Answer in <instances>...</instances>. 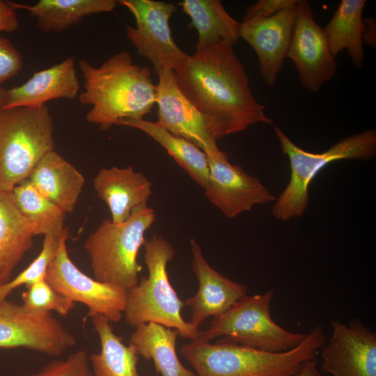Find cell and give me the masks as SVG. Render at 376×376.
Here are the masks:
<instances>
[{
  "label": "cell",
  "mask_w": 376,
  "mask_h": 376,
  "mask_svg": "<svg viewBox=\"0 0 376 376\" xmlns=\"http://www.w3.org/2000/svg\"><path fill=\"white\" fill-rule=\"evenodd\" d=\"M329 344L321 350L322 370L333 376H376V334L359 319L334 320Z\"/></svg>",
  "instance_id": "5bb4252c"
},
{
  "label": "cell",
  "mask_w": 376,
  "mask_h": 376,
  "mask_svg": "<svg viewBox=\"0 0 376 376\" xmlns=\"http://www.w3.org/2000/svg\"><path fill=\"white\" fill-rule=\"evenodd\" d=\"M19 27L15 9L8 1L0 0V35L2 32H13Z\"/></svg>",
  "instance_id": "836d02e7"
},
{
  "label": "cell",
  "mask_w": 376,
  "mask_h": 376,
  "mask_svg": "<svg viewBox=\"0 0 376 376\" xmlns=\"http://www.w3.org/2000/svg\"><path fill=\"white\" fill-rule=\"evenodd\" d=\"M274 290L244 296L223 313L214 318L198 338L210 342L219 336L245 347L281 352L297 346L307 334L292 333L277 324L270 313Z\"/></svg>",
  "instance_id": "ba28073f"
},
{
  "label": "cell",
  "mask_w": 376,
  "mask_h": 376,
  "mask_svg": "<svg viewBox=\"0 0 376 376\" xmlns=\"http://www.w3.org/2000/svg\"><path fill=\"white\" fill-rule=\"evenodd\" d=\"M366 0H342L332 17L324 28L330 51L335 58L344 49L354 65L359 69L364 64L362 18Z\"/></svg>",
  "instance_id": "484cf974"
},
{
  "label": "cell",
  "mask_w": 376,
  "mask_h": 376,
  "mask_svg": "<svg viewBox=\"0 0 376 376\" xmlns=\"http://www.w3.org/2000/svg\"><path fill=\"white\" fill-rule=\"evenodd\" d=\"M297 9V3L269 17L246 18L240 23V37L256 53L260 75L269 86L276 83L287 58Z\"/></svg>",
  "instance_id": "9a60e30c"
},
{
  "label": "cell",
  "mask_w": 376,
  "mask_h": 376,
  "mask_svg": "<svg viewBox=\"0 0 376 376\" xmlns=\"http://www.w3.org/2000/svg\"><path fill=\"white\" fill-rule=\"evenodd\" d=\"M287 58L294 63L301 86L311 92H318L336 75L337 63L307 0H298Z\"/></svg>",
  "instance_id": "4fadbf2b"
},
{
  "label": "cell",
  "mask_w": 376,
  "mask_h": 376,
  "mask_svg": "<svg viewBox=\"0 0 376 376\" xmlns=\"http://www.w3.org/2000/svg\"><path fill=\"white\" fill-rule=\"evenodd\" d=\"M61 236H44L42 247L37 258L14 279L0 287V301L6 299L19 286L27 287L45 279L47 267L58 250Z\"/></svg>",
  "instance_id": "f546056e"
},
{
  "label": "cell",
  "mask_w": 376,
  "mask_h": 376,
  "mask_svg": "<svg viewBox=\"0 0 376 376\" xmlns=\"http://www.w3.org/2000/svg\"><path fill=\"white\" fill-rule=\"evenodd\" d=\"M68 237L66 229L60 237L58 250L47 267L45 279L63 296L86 305L88 316L101 315L111 322H118L123 317L127 290L100 282L79 270L68 255Z\"/></svg>",
  "instance_id": "9c48e42d"
},
{
  "label": "cell",
  "mask_w": 376,
  "mask_h": 376,
  "mask_svg": "<svg viewBox=\"0 0 376 376\" xmlns=\"http://www.w3.org/2000/svg\"><path fill=\"white\" fill-rule=\"evenodd\" d=\"M283 153L289 159L290 179L274 201L272 214L286 221L302 217L308 206V186L318 172L332 162L342 159L368 161L376 155V130L368 129L339 141L326 151H305L273 124Z\"/></svg>",
  "instance_id": "8992f818"
},
{
  "label": "cell",
  "mask_w": 376,
  "mask_h": 376,
  "mask_svg": "<svg viewBox=\"0 0 376 376\" xmlns=\"http://www.w3.org/2000/svg\"><path fill=\"white\" fill-rule=\"evenodd\" d=\"M98 197L107 203L113 224L127 220L136 207L147 205L152 194L151 182L129 166L100 169L93 179Z\"/></svg>",
  "instance_id": "ac0fdd59"
},
{
  "label": "cell",
  "mask_w": 376,
  "mask_h": 376,
  "mask_svg": "<svg viewBox=\"0 0 376 376\" xmlns=\"http://www.w3.org/2000/svg\"><path fill=\"white\" fill-rule=\"evenodd\" d=\"M12 195L21 214L33 226L35 235L60 237L67 229L66 212L43 196L29 179L15 186Z\"/></svg>",
  "instance_id": "83f0119b"
},
{
  "label": "cell",
  "mask_w": 376,
  "mask_h": 376,
  "mask_svg": "<svg viewBox=\"0 0 376 376\" xmlns=\"http://www.w3.org/2000/svg\"><path fill=\"white\" fill-rule=\"evenodd\" d=\"M118 1L135 18L136 27L126 26V34L139 54L152 62L156 73L164 68L177 69L187 54L175 44L169 27L176 6L153 0Z\"/></svg>",
  "instance_id": "30bf717a"
},
{
  "label": "cell",
  "mask_w": 376,
  "mask_h": 376,
  "mask_svg": "<svg viewBox=\"0 0 376 376\" xmlns=\"http://www.w3.org/2000/svg\"><path fill=\"white\" fill-rule=\"evenodd\" d=\"M204 152L209 166L205 195L226 217L232 219L256 205L275 201L276 198L258 178L232 164L219 147Z\"/></svg>",
  "instance_id": "7c38bea8"
},
{
  "label": "cell",
  "mask_w": 376,
  "mask_h": 376,
  "mask_svg": "<svg viewBox=\"0 0 376 376\" xmlns=\"http://www.w3.org/2000/svg\"><path fill=\"white\" fill-rule=\"evenodd\" d=\"M157 75V123L171 133L191 142L203 152L218 148L203 116L179 88L174 70L164 68Z\"/></svg>",
  "instance_id": "2e32d148"
},
{
  "label": "cell",
  "mask_w": 376,
  "mask_h": 376,
  "mask_svg": "<svg viewBox=\"0 0 376 376\" xmlns=\"http://www.w3.org/2000/svg\"><path fill=\"white\" fill-rule=\"evenodd\" d=\"M364 21L368 24V27L365 24L363 41L368 44L370 47L375 48V20L372 18H368L366 19Z\"/></svg>",
  "instance_id": "e575fe53"
},
{
  "label": "cell",
  "mask_w": 376,
  "mask_h": 376,
  "mask_svg": "<svg viewBox=\"0 0 376 376\" xmlns=\"http://www.w3.org/2000/svg\"><path fill=\"white\" fill-rule=\"evenodd\" d=\"M28 179L66 213L74 211L85 183L83 175L54 150L40 159Z\"/></svg>",
  "instance_id": "ffe728a7"
},
{
  "label": "cell",
  "mask_w": 376,
  "mask_h": 376,
  "mask_svg": "<svg viewBox=\"0 0 376 376\" xmlns=\"http://www.w3.org/2000/svg\"><path fill=\"white\" fill-rule=\"evenodd\" d=\"M295 376H322L318 369L315 358L304 362L298 373Z\"/></svg>",
  "instance_id": "d590c367"
},
{
  "label": "cell",
  "mask_w": 376,
  "mask_h": 376,
  "mask_svg": "<svg viewBox=\"0 0 376 376\" xmlns=\"http://www.w3.org/2000/svg\"><path fill=\"white\" fill-rule=\"evenodd\" d=\"M191 18L189 26L196 29L195 49L227 42L235 45L239 40L240 23L235 20L219 0H183L179 3Z\"/></svg>",
  "instance_id": "cb8c5ba5"
},
{
  "label": "cell",
  "mask_w": 376,
  "mask_h": 376,
  "mask_svg": "<svg viewBox=\"0 0 376 376\" xmlns=\"http://www.w3.org/2000/svg\"><path fill=\"white\" fill-rule=\"evenodd\" d=\"M155 219V210L143 205L120 224L104 219L84 243L94 279L126 290L136 285L142 269L137 256L146 242L145 233Z\"/></svg>",
  "instance_id": "5b68a950"
},
{
  "label": "cell",
  "mask_w": 376,
  "mask_h": 376,
  "mask_svg": "<svg viewBox=\"0 0 376 376\" xmlns=\"http://www.w3.org/2000/svg\"><path fill=\"white\" fill-rule=\"evenodd\" d=\"M34 227L19 212L12 191H0V287L33 246Z\"/></svg>",
  "instance_id": "44dd1931"
},
{
  "label": "cell",
  "mask_w": 376,
  "mask_h": 376,
  "mask_svg": "<svg viewBox=\"0 0 376 376\" xmlns=\"http://www.w3.org/2000/svg\"><path fill=\"white\" fill-rule=\"evenodd\" d=\"M326 343L316 325L295 347L281 352L260 350L226 339L211 344L197 338L180 348L196 376H295Z\"/></svg>",
  "instance_id": "3957f363"
},
{
  "label": "cell",
  "mask_w": 376,
  "mask_h": 376,
  "mask_svg": "<svg viewBox=\"0 0 376 376\" xmlns=\"http://www.w3.org/2000/svg\"><path fill=\"white\" fill-rule=\"evenodd\" d=\"M143 245L148 275L127 290L123 312L126 322L134 327L154 322L177 330L185 338L196 339L200 330L182 318L181 310L185 303L169 281L166 268L175 253L173 246L157 234Z\"/></svg>",
  "instance_id": "277c9868"
},
{
  "label": "cell",
  "mask_w": 376,
  "mask_h": 376,
  "mask_svg": "<svg viewBox=\"0 0 376 376\" xmlns=\"http://www.w3.org/2000/svg\"><path fill=\"white\" fill-rule=\"evenodd\" d=\"M79 88L75 60L68 57L49 68L35 72L22 85L7 90L3 109L42 107L58 98L74 99Z\"/></svg>",
  "instance_id": "d6986e66"
},
{
  "label": "cell",
  "mask_w": 376,
  "mask_h": 376,
  "mask_svg": "<svg viewBox=\"0 0 376 376\" xmlns=\"http://www.w3.org/2000/svg\"><path fill=\"white\" fill-rule=\"evenodd\" d=\"M22 299L26 308L40 313L56 311L66 316L75 306V302L56 291L45 279L27 286Z\"/></svg>",
  "instance_id": "f1b7e54d"
},
{
  "label": "cell",
  "mask_w": 376,
  "mask_h": 376,
  "mask_svg": "<svg viewBox=\"0 0 376 376\" xmlns=\"http://www.w3.org/2000/svg\"><path fill=\"white\" fill-rule=\"evenodd\" d=\"M22 65L18 50L8 39L0 36V84L17 75Z\"/></svg>",
  "instance_id": "1f68e13d"
},
{
  "label": "cell",
  "mask_w": 376,
  "mask_h": 376,
  "mask_svg": "<svg viewBox=\"0 0 376 376\" xmlns=\"http://www.w3.org/2000/svg\"><path fill=\"white\" fill-rule=\"evenodd\" d=\"M91 320L101 344L100 352L89 356L93 376H139L137 363L140 356L134 345H125L104 316L96 315Z\"/></svg>",
  "instance_id": "d4e9b609"
},
{
  "label": "cell",
  "mask_w": 376,
  "mask_h": 376,
  "mask_svg": "<svg viewBox=\"0 0 376 376\" xmlns=\"http://www.w3.org/2000/svg\"><path fill=\"white\" fill-rule=\"evenodd\" d=\"M120 125L128 126L145 132L167 151L168 154L201 187L207 184L209 166L205 153L188 140L175 135L157 122L123 120Z\"/></svg>",
  "instance_id": "4316f807"
},
{
  "label": "cell",
  "mask_w": 376,
  "mask_h": 376,
  "mask_svg": "<svg viewBox=\"0 0 376 376\" xmlns=\"http://www.w3.org/2000/svg\"><path fill=\"white\" fill-rule=\"evenodd\" d=\"M26 376H93L87 351L79 349L66 358L54 359Z\"/></svg>",
  "instance_id": "4dcf8cb0"
},
{
  "label": "cell",
  "mask_w": 376,
  "mask_h": 376,
  "mask_svg": "<svg viewBox=\"0 0 376 376\" xmlns=\"http://www.w3.org/2000/svg\"><path fill=\"white\" fill-rule=\"evenodd\" d=\"M54 149V121L46 105L1 110L0 191H12L28 179Z\"/></svg>",
  "instance_id": "52a82bcc"
},
{
  "label": "cell",
  "mask_w": 376,
  "mask_h": 376,
  "mask_svg": "<svg viewBox=\"0 0 376 376\" xmlns=\"http://www.w3.org/2000/svg\"><path fill=\"white\" fill-rule=\"evenodd\" d=\"M15 10H26L37 19L38 26L45 32H61L80 23L86 16L111 12L115 0H40L32 6L8 1Z\"/></svg>",
  "instance_id": "603a6c76"
},
{
  "label": "cell",
  "mask_w": 376,
  "mask_h": 376,
  "mask_svg": "<svg viewBox=\"0 0 376 376\" xmlns=\"http://www.w3.org/2000/svg\"><path fill=\"white\" fill-rule=\"evenodd\" d=\"M76 343L75 336L51 313L0 301V347H25L58 357Z\"/></svg>",
  "instance_id": "8fae6325"
},
{
  "label": "cell",
  "mask_w": 376,
  "mask_h": 376,
  "mask_svg": "<svg viewBox=\"0 0 376 376\" xmlns=\"http://www.w3.org/2000/svg\"><path fill=\"white\" fill-rule=\"evenodd\" d=\"M84 78L79 101L91 105L86 119L102 130L120 125L123 120H141L156 102V86L151 72L133 62L129 52H120L96 68L81 60Z\"/></svg>",
  "instance_id": "7a4b0ae2"
},
{
  "label": "cell",
  "mask_w": 376,
  "mask_h": 376,
  "mask_svg": "<svg viewBox=\"0 0 376 376\" xmlns=\"http://www.w3.org/2000/svg\"><path fill=\"white\" fill-rule=\"evenodd\" d=\"M191 267L198 280L196 295L187 299L185 305L191 309L190 323L196 328L208 317L225 312L246 295V287L226 278L214 269L203 256L199 244L190 240Z\"/></svg>",
  "instance_id": "e0dca14e"
},
{
  "label": "cell",
  "mask_w": 376,
  "mask_h": 376,
  "mask_svg": "<svg viewBox=\"0 0 376 376\" xmlns=\"http://www.w3.org/2000/svg\"><path fill=\"white\" fill-rule=\"evenodd\" d=\"M130 343L134 345L139 356L152 361L162 376H196L185 368L176 353V340L179 335L175 329L159 324L148 322L134 327Z\"/></svg>",
  "instance_id": "7402d4cb"
},
{
  "label": "cell",
  "mask_w": 376,
  "mask_h": 376,
  "mask_svg": "<svg viewBox=\"0 0 376 376\" xmlns=\"http://www.w3.org/2000/svg\"><path fill=\"white\" fill-rule=\"evenodd\" d=\"M297 2L298 0H259L246 8L243 19L267 18L297 5Z\"/></svg>",
  "instance_id": "d6a6232c"
},
{
  "label": "cell",
  "mask_w": 376,
  "mask_h": 376,
  "mask_svg": "<svg viewBox=\"0 0 376 376\" xmlns=\"http://www.w3.org/2000/svg\"><path fill=\"white\" fill-rule=\"evenodd\" d=\"M7 102V90L0 86V111L3 109Z\"/></svg>",
  "instance_id": "8d00e7d4"
},
{
  "label": "cell",
  "mask_w": 376,
  "mask_h": 376,
  "mask_svg": "<svg viewBox=\"0 0 376 376\" xmlns=\"http://www.w3.org/2000/svg\"><path fill=\"white\" fill-rule=\"evenodd\" d=\"M233 47L220 42L196 49L174 70L179 88L201 113L215 141L258 123L274 124L253 96Z\"/></svg>",
  "instance_id": "6da1fadb"
}]
</instances>
